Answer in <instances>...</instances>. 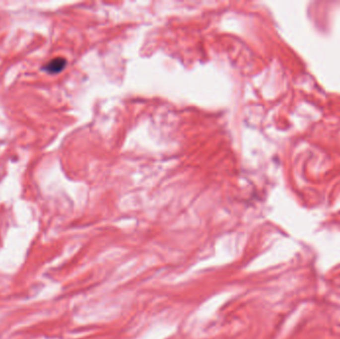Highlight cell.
Wrapping results in <instances>:
<instances>
[{
	"instance_id": "6da1fadb",
	"label": "cell",
	"mask_w": 340,
	"mask_h": 339,
	"mask_svg": "<svg viewBox=\"0 0 340 339\" xmlns=\"http://www.w3.org/2000/svg\"><path fill=\"white\" fill-rule=\"evenodd\" d=\"M67 65V61L65 58H62V57H57V58H54L52 60H50L49 62H47L42 70L44 72H46L47 74H50V75H55V74H59L61 73L65 67Z\"/></svg>"
}]
</instances>
